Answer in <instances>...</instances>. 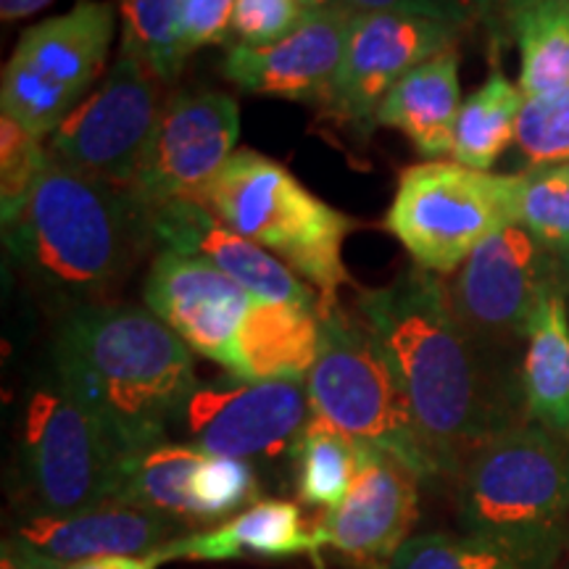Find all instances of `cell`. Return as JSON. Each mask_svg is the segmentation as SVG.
Returning a JSON list of instances; mask_svg holds the SVG:
<instances>
[{"label": "cell", "mask_w": 569, "mask_h": 569, "mask_svg": "<svg viewBox=\"0 0 569 569\" xmlns=\"http://www.w3.org/2000/svg\"><path fill=\"white\" fill-rule=\"evenodd\" d=\"M519 46V88L540 98L569 88V0H538L511 30Z\"/></svg>", "instance_id": "28"}, {"label": "cell", "mask_w": 569, "mask_h": 569, "mask_svg": "<svg viewBox=\"0 0 569 569\" xmlns=\"http://www.w3.org/2000/svg\"><path fill=\"white\" fill-rule=\"evenodd\" d=\"M459 111V53L453 48L411 69L380 103L375 124L403 132L419 156L438 161L451 153Z\"/></svg>", "instance_id": "21"}, {"label": "cell", "mask_w": 569, "mask_h": 569, "mask_svg": "<svg viewBox=\"0 0 569 569\" xmlns=\"http://www.w3.org/2000/svg\"><path fill=\"white\" fill-rule=\"evenodd\" d=\"M206 209L319 290V311L338 306L348 282L343 243L356 222L309 193L280 161L251 148L234 151L209 184Z\"/></svg>", "instance_id": "4"}, {"label": "cell", "mask_w": 569, "mask_h": 569, "mask_svg": "<svg viewBox=\"0 0 569 569\" xmlns=\"http://www.w3.org/2000/svg\"><path fill=\"white\" fill-rule=\"evenodd\" d=\"M48 148L11 117L0 119V213L3 230L11 227L30 201Z\"/></svg>", "instance_id": "31"}, {"label": "cell", "mask_w": 569, "mask_h": 569, "mask_svg": "<svg viewBox=\"0 0 569 569\" xmlns=\"http://www.w3.org/2000/svg\"><path fill=\"white\" fill-rule=\"evenodd\" d=\"M240 138V106L217 90H180L161 119L130 193L153 211L169 203H203L209 184Z\"/></svg>", "instance_id": "12"}, {"label": "cell", "mask_w": 569, "mask_h": 569, "mask_svg": "<svg viewBox=\"0 0 569 569\" xmlns=\"http://www.w3.org/2000/svg\"><path fill=\"white\" fill-rule=\"evenodd\" d=\"M561 569H569V561H567V565H561Z\"/></svg>", "instance_id": "43"}, {"label": "cell", "mask_w": 569, "mask_h": 569, "mask_svg": "<svg viewBox=\"0 0 569 569\" xmlns=\"http://www.w3.org/2000/svg\"><path fill=\"white\" fill-rule=\"evenodd\" d=\"M419 478L380 448L361 443L356 482L317 528L351 569H388L419 517Z\"/></svg>", "instance_id": "17"}, {"label": "cell", "mask_w": 569, "mask_h": 569, "mask_svg": "<svg viewBox=\"0 0 569 569\" xmlns=\"http://www.w3.org/2000/svg\"><path fill=\"white\" fill-rule=\"evenodd\" d=\"M6 246L38 288L77 306L103 303L151 246L148 211L127 188L82 174L48 153Z\"/></svg>", "instance_id": "3"}, {"label": "cell", "mask_w": 569, "mask_h": 569, "mask_svg": "<svg viewBox=\"0 0 569 569\" xmlns=\"http://www.w3.org/2000/svg\"><path fill=\"white\" fill-rule=\"evenodd\" d=\"M184 530L169 517L106 501L74 515L24 517L3 540V561L13 569H63L98 557H142Z\"/></svg>", "instance_id": "16"}, {"label": "cell", "mask_w": 569, "mask_h": 569, "mask_svg": "<svg viewBox=\"0 0 569 569\" xmlns=\"http://www.w3.org/2000/svg\"><path fill=\"white\" fill-rule=\"evenodd\" d=\"M446 288L467 336L496 356L528 340L540 301L559 288L557 256L511 224L475 248Z\"/></svg>", "instance_id": "11"}, {"label": "cell", "mask_w": 569, "mask_h": 569, "mask_svg": "<svg viewBox=\"0 0 569 569\" xmlns=\"http://www.w3.org/2000/svg\"><path fill=\"white\" fill-rule=\"evenodd\" d=\"M327 549L322 530L306 528L301 507L284 498H261L217 528L184 532L169 540L159 553L169 561H234V559H293L311 557L319 565V551Z\"/></svg>", "instance_id": "20"}, {"label": "cell", "mask_w": 569, "mask_h": 569, "mask_svg": "<svg viewBox=\"0 0 569 569\" xmlns=\"http://www.w3.org/2000/svg\"><path fill=\"white\" fill-rule=\"evenodd\" d=\"M193 498L201 525H213L232 511H246L261 501L259 478L251 461L206 453L193 480Z\"/></svg>", "instance_id": "32"}, {"label": "cell", "mask_w": 569, "mask_h": 569, "mask_svg": "<svg viewBox=\"0 0 569 569\" xmlns=\"http://www.w3.org/2000/svg\"><path fill=\"white\" fill-rule=\"evenodd\" d=\"M184 0H119L122 53L146 63L163 84L182 74L184 56L177 40Z\"/></svg>", "instance_id": "29"}, {"label": "cell", "mask_w": 569, "mask_h": 569, "mask_svg": "<svg viewBox=\"0 0 569 569\" xmlns=\"http://www.w3.org/2000/svg\"><path fill=\"white\" fill-rule=\"evenodd\" d=\"M559 549H517L469 532L411 536L388 569H557Z\"/></svg>", "instance_id": "27"}, {"label": "cell", "mask_w": 569, "mask_h": 569, "mask_svg": "<svg viewBox=\"0 0 569 569\" xmlns=\"http://www.w3.org/2000/svg\"><path fill=\"white\" fill-rule=\"evenodd\" d=\"M148 230L153 243H159L163 251L211 261L253 301L301 303L319 309V293L264 248L219 222L203 203H169L148 211Z\"/></svg>", "instance_id": "19"}, {"label": "cell", "mask_w": 569, "mask_h": 569, "mask_svg": "<svg viewBox=\"0 0 569 569\" xmlns=\"http://www.w3.org/2000/svg\"><path fill=\"white\" fill-rule=\"evenodd\" d=\"M163 567V559L159 551L142 553V557H98L88 561H77L63 569H159Z\"/></svg>", "instance_id": "38"}, {"label": "cell", "mask_w": 569, "mask_h": 569, "mask_svg": "<svg viewBox=\"0 0 569 569\" xmlns=\"http://www.w3.org/2000/svg\"><path fill=\"white\" fill-rule=\"evenodd\" d=\"M293 478L301 503L336 511L356 482L361 467V443L327 419L311 415L293 448Z\"/></svg>", "instance_id": "26"}, {"label": "cell", "mask_w": 569, "mask_h": 569, "mask_svg": "<svg viewBox=\"0 0 569 569\" xmlns=\"http://www.w3.org/2000/svg\"><path fill=\"white\" fill-rule=\"evenodd\" d=\"M0 569H13L11 565H6V561H0Z\"/></svg>", "instance_id": "42"}, {"label": "cell", "mask_w": 569, "mask_h": 569, "mask_svg": "<svg viewBox=\"0 0 569 569\" xmlns=\"http://www.w3.org/2000/svg\"><path fill=\"white\" fill-rule=\"evenodd\" d=\"M206 459L190 443H159L122 459L111 501L169 517L184 528L201 525L193 498V480Z\"/></svg>", "instance_id": "24"}, {"label": "cell", "mask_w": 569, "mask_h": 569, "mask_svg": "<svg viewBox=\"0 0 569 569\" xmlns=\"http://www.w3.org/2000/svg\"><path fill=\"white\" fill-rule=\"evenodd\" d=\"M519 174H490L457 161L403 169L386 213V230L415 267L451 274L490 234L519 224Z\"/></svg>", "instance_id": "7"}, {"label": "cell", "mask_w": 569, "mask_h": 569, "mask_svg": "<svg viewBox=\"0 0 569 569\" xmlns=\"http://www.w3.org/2000/svg\"><path fill=\"white\" fill-rule=\"evenodd\" d=\"M522 106V88L501 71H493L478 90L469 92L453 127L451 156L457 163L488 172L509 142H515Z\"/></svg>", "instance_id": "25"}, {"label": "cell", "mask_w": 569, "mask_h": 569, "mask_svg": "<svg viewBox=\"0 0 569 569\" xmlns=\"http://www.w3.org/2000/svg\"><path fill=\"white\" fill-rule=\"evenodd\" d=\"M557 272H559L561 293L569 296V253L567 256H557Z\"/></svg>", "instance_id": "40"}, {"label": "cell", "mask_w": 569, "mask_h": 569, "mask_svg": "<svg viewBox=\"0 0 569 569\" xmlns=\"http://www.w3.org/2000/svg\"><path fill=\"white\" fill-rule=\"evenodd\" d=\"M51 375L122 459L167 443L198 388L193 351L148 306L117 301L69 309L51 343Z\"/></svg>", "instance_id": "2"}, {"label": "cell", "mask_w": 569, "mask_h": 569, "mask_svg": "<svg viewBox=\"0 0 569 569\" xmlns=\"http://www.w3.org/2000/svg\"><path fill=\"white\" fill-rule=\"evenodd\" d=\"M161 84L146 63L119 51L101 84L48 138V153L77 172L130 190L167 103Z\"/></svg>", "instance_id": "10"}, {"label": "cell", "mask_w": 569, "mask_h": 569, "mask_svg": "<svg viewBox=\"0 0 569 569\" xmlns=\"http://www.w3.org/2000/svg\"><path fill=\"white\" fill-rule=\"evenodd\" d=\"M356 315L393 367L443 478H457L482 443L522 425L509 377L459 325L438 274L409 267L386 288L365 290Z\"/></svg>", "instance_id": "1"}, {"label": "cell", "mask_w": 569, "mask_h": 569, "mask_svg": "<svg viewBox=\"0 0 569 569\" xmlns=\"http://www.w3.org/2000/svg\"><path fill=\"white\" fill-rule=\"evenodd\" d=\"M146 306L190 351L238 377V336L253 298L211 261L161 251L142 284Z\"/></svg>", "instance_id": "15"}, {"label": "cell", "mask_w": 569, "mask_h": 569, "mask_svg": "<svg viewBox=\"0 0 569 569\" xmlns=\"http://www.w3.org/2000/svg\"><path fill=\"white\" fill-rule=\"evenodd\" d=\"M319 322L322 343L306 377L311 415L398 459L419 482L443 478L393 367L361 317L346 315L338 303L319 311Z\"/></svg>", "instance_id": "6"}, {"label": "cell", "mask_w": 569, "mask_h": 569, "mask_svg": "<svg viewBox=\"0 0 569 569\" xmlns=\"http://www.w3.org/2000/svg\"><path fill=\"white\" fill-rule=\"evenodd\" d=\"M53 0H0V17L3 21H19L48 9Z\"/></svg>", "instance_id": "39"}, {"label": "cell", "mask_w": 569, "mask_h": 569, "mask_svg": "<svg viewBox=\"0 0 569 569\" xmlns=\"http://www.w3.org/2000/svg\"><path fill=\"white\" fill-rule=\"evenodd\" d=\"M117 17L109 0H77L69 11L21 32L0 80L3 117L34 138H51L101 80Z\"/></svg>", "instance_id": "8"}, {"label": "cell", "mask_w": 569, "mask_h": 569, "mask_svg": "<svg viewBox=\"0 0 569 569\" xmlns=\"http://www.w3.org/2000/svg\"><path fill=\"white\" fill-rule=\"evenodd\" d=\"M459 530L517 546L559 549L569 540V440L536 422L490 438L457 475Z\"/></svg>", "instance_id": "5"}, {"label": "cell", "mask_w": 569, "mask_h": 569, "mask_svg": "<svg viewBox=\"0 0 569 569\" xmlns=\"http://www.w3.org/2000/svg\"><path fill=\"white\" fill-rule=\"evenodd\" d=\"M119 465L98 419L53 375L30 390L19 436L27 517L74 515L111 501Z\"/></svg>", "instance_id": "9"}, {"label": "cell", "mask_w": 569, "mask_h": 569, "mask_svg": "<svg viewBox=\"0 0 569 569\" xmlns=\"http://www.w3.org/2000/svg\"><path fill=\"white\" fill-rule=\"evenodd\" d=\"M519 398L530 422L569 440V309L561 288L546 293L530 322Z\"/></svg>", "instance_id": "23"}, {"label": "cell", "mask_w": 569, "mask_h": 569, "mask_svg": "<svg viewBox=\"0 0 569 569\" xmlns=\"http://www.w3.org/2000/svg\"><path fill=\"white\" fill-rule=\"evenodd\" d=\"M301 3V9L309 13V11H319V9H327V6H336L340 0H298Z\"/></svg>", "instance_id": "41"}, {"label": "cell", "mask_w": 569, "mask_h": 569, "mask_svg": "<svg viewBox=\"0 0 569 569\" xmlns=\"http://www.w3.org/2000/svg\"><path fill=\"white\" fill-rule=\"evenodd\" d=\"M517 148L530 167L569 161V88L540 98H525L517 122Z\"/></svg>", "instance_id": "33"}, {"label": "cell", "mask_w": 569, "mask_h": 569, "mask_svg": "<svg viewBox=\"0 0 569 569\" xmlns=\"http://www.w3.org/2000/svg\"><path fill=\"white\" fill-rule=\"evenodd\" d=\"M348 9L356 13L367 11H415V13H427V17H438L457 21V24L467 27L472 24V17L465 9L461 0H340Z\"/></svg>", "instance_id": "37"}, {"label": "cell", "mask_w": 569, "mask_h": 569, "mask_svg": "<svg viewBox=\"0 0 569 569\" xmlns=\"http://www.w3.org/2000/svg\"><path fill=\"white\" fill-rule=\"evenodd\" d=\"M234 3L238 0H184L177 21V40L188 59L203 46H230Z\"/></svg>", "instance_id": "35"}, {"label": "cell", "mask_w": 569, "mask_h": 569, "mask_svg": "<svg viewBox=\"0 0 569 569\" xmlns=\"http://www.w3.org/2000/svg\"><path fill=\"white\" fill-rule=\"evenodd\" d=\"M322 343L319 309L253 301L238 336V377L243 382H303Z\"/></svg>", "instance_id": "22"}, {"label": "cell", "mask_w": 569, "mask_h": 569, "mask_svg": "<svg viewBox=\"0 0 569 569\" xmlns=\"http://www.w3.org/2000/svg\"><path fill=\"white\" fill-rule=\"evenodd\" d=\"M519 224L553 256L569 253V161L519 174Z\"/></svg>", "instance_id": "30"}, {"label": "cell", "mask_w": 569, "mask_h": 569, "mask_svg": "<svg viewBox=\"0 0 569 569\" xmlns=\"http://www.w3.org/2000/svg\"><path fill=\"white\" fill-rule=\"evenodd\" d=\"M353 17L346 3H336L309 11L288 38L272 46H232L222 61L224 80L253 96L325 106L343 63Z\"/></svg>", "instance_id": "18"}, {"label": "cell", "mask_w": 569, "mask_h": 569, "mask_svg": "<svg viewBox=\"0 0 569 569\" xmlns=\"http://www.w3.org/2000/svg\"><path fill=\"white\" fill-rule=\"evenodd\" d=\"M465 9L469 11L472 21H480L486 27L488 38L493 46L511 40V30L519 13L528 11L538 0H461Z\"/></svg>", "instance_id": "36"}, {"label": "cell", "mask_w": 569, "mask_h": 569, "mask_svg": "<svg viewBox=\"0 0 569 569\" xmlns=\"http://www.w3.org/2000/svg\"><path fill=\"white\" fill-rule=\"evenodd\" d=\"M306 11L298 0H238L230 27V48H264L280 42L301 24Z\"/></svg>", "instance_id": "34"}, {"label": "cell", "mask_w": 569, "mask_h": 569, "mask_svg": "<svg viewBox=\"0 0 569 569\" xmlns=\"http://www.w3.org/2000/svg\"><path fill=\"white\" fill-rule=\"evenodd\" d=\"M465 27L415 11L356 13L346 56L322 109L361 134L375 130L380 103L411 69L453 51Z\"/></svg>", "instance_id": "13"}, {"label": "cell", "mask_w": 569, "mask_h": 569, "mask_svg": "<svg viewBox=\"0 0 569 569\" xmlns=\"http://www.w3.org/2000/svg\"><path fill=\"white\" fill-rule=\"evenodd\" d=\"M309 411L303 382L234 380L230 386H198L177 422L188 443L209 457L274 465L293 461Z\"/></svg>", "instance_id": "14"}]
</instances>
